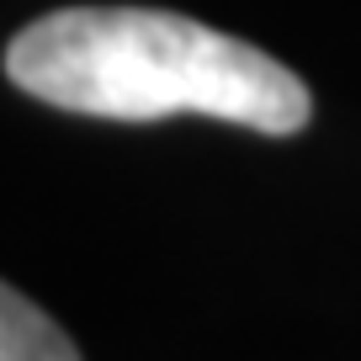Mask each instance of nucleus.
Masks as SVG:
<instances>
[{
    "label": "nucleus",
    "instance_id": "2",
    "mask_svg": "<svg viewBox=\"0 0 361 361\" xmlns=\"http://www.w3.org/2000/svg\"><path fill=\"white\" fill-rule=\"evenodd\" d=\"M0 361H80L75 340L16 287L0 293Z\"/></svg>",
    "mask_w": 361,
    "mask_h": 361
},
{
    "label": "nucleus",
    "instance_id": "1",
    "mask_svg": "<svg viewBox=\"0 0 361 361\" xmlns=\"http://www.w3.org/2000/svg\"><path fill=\"white\" fill-rule=\"evenodd\" d=\"M6 80L48 106L112 123L202 112L287 138L314 96L287 64L228 32L149 6H69L11 37Z\"/></svg>",
    "mask_w": 361,
    "mask_h": 361
}]
</instances>
